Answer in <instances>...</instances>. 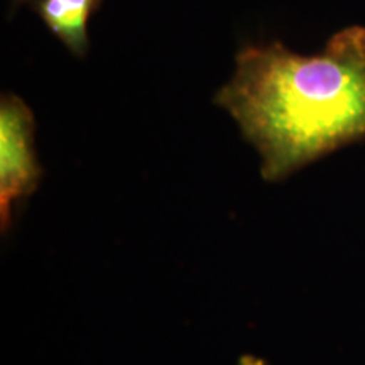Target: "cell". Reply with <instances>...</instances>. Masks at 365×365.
<instances>
[{
    "label": "cell",
    "mask_w": 365,
    "mask_h": 365,
    "mask_svg": "<svg viewBox=\"0 0 365 365\" xmlns=\"http://www.w3.org/2000/svg\"><path fill=\"white\" fill-rule=\"evenodd\" d=\"M213 102L259 153L264 180H284L365 139V27H345L312 56L245 46Z\"/></svg>",
    "instance_id": "cell-1"
},
{
    "label": "cell",
    "mask_w": 365,
    "mask_h": 365,
    "mask_svg": "<svg viewBox=\"0 0 365 365\" xmlns=\"http://www.w3.org/2000/svg\"><path fill=\"white\" fill-rule=\"evenodd\" d=\"M36 122L29 105L14 93L0 98V220L11 227L17 205L38 188L41 166L34 145Z\"/></svg>",
    "instance_id": "cell-2"
},
{
    "label": "cell",
    "mask_w": 365,
    "mask_h": 365,
    "mask_svg": "<svg viewBox=\"0 0 365 365\" xmlns=\"http://www.w3.org/2000/svg\"><path fill=\"white\" fill-rule=\"evenodd\" d=\"M102 0H36L33 6L68 51L83 58L90 49L88 22Z\"/></svg>",
    "instance_id": "cell-3"
},
{
    "label": "cell",
    "mask_w": 365,
    "mask_h": 365,
    "mask_svg": "<svg viewBox=\"0 0 365 365\" xmlns=\"http://www.w3.org/2000/svg\"><path fill=\"white\" fill-rule=\"evenodd\" d=\"M14 4H24V2H36V0H12Z\"/></svg>",
    "instance_id": "cell-4"
}]
</instances>
